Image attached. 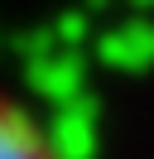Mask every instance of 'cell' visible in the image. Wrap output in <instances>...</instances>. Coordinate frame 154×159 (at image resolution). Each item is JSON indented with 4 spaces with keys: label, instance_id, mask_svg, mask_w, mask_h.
Instances as JSON below:
<instances>
[{
    "label": "cell",
    "instance_id": "1",
    "mask_svg": "<svg viewBox=\"0 0 154 159\" xmlns=\"http://www.w3.org/2000/svg\"><path fill=\"white\" fill-rule=\"evenodd\" d=\"M0 159H63L43 120L5 92H0Z\"/></svg>",
    "mask_w": 154,
    "mask_h": 159
}]
</instances>
